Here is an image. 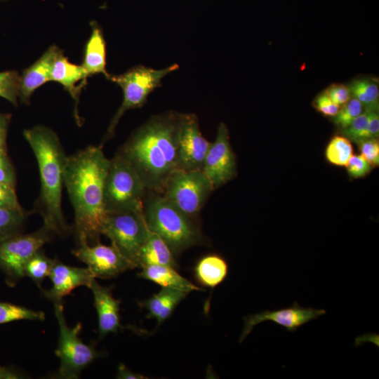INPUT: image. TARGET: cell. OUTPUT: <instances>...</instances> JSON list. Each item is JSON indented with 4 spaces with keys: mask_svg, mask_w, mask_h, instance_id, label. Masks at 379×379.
<instances>
[{
    "mask_svg": "<svg viewBox=\"0 0 379 379\" xmlns=\"http://www.w3.org/2000/svg\"><path fill=\"white\" fill-rule=\"evenodd\" d=\"M143 211L107 213L100 234L108 237L113 245L135 267L140 250L149 234Z\"/></svg>",
    "mask_w": 379,
    "mask_h": 379,
    "instance_id": "obj_8",
    "label": "cell"
},
{
    "mask_svg": "<svg viewBox=\"0 0 379 379\" xmlns=\"http://www.w3.org/2000/svg\"><path fill=\"white\" fill-rule=\"evenodd\" d=\"M55 259L46 256L41 248L27 261L24 267V275L29 277L39 288L44 280L49 276Z\"/></svg>",
    "mask_w": 379,
    "mask_h": 379,
    "instance_id": "obj_25",
    "label": "cell"
},
{
    "mask_svg": "<svg viewBox=\"0 0 379 379\" xmlns=\"http://www.w3.org/2000/svg\"><path fill=\"white\" fill-rule=\"evenodd\" d=\"M362 104L354 97L340 107L333 117V122L342 130L346 128L352 121L364 110Z\"/></svg>",
    "mask_w": 379,
    "mask_h": 379,
    "instance_id": "obj_30",
    "label": "cell"
},
{
    "mask_svg": "<svg viewBox=\"0 0 379 379\" xmlns=\"http://www.w3.org/2000/svg\"><path fill=\"white\" fill-rule=\"evenodd\" d=\"M185 113L153 115L117 151L132 165L147 190L162 193L178 167V143Z\"/></svg>",
    "mask_w": 379,
    "mask_h": 379,
    "instance_id": "obj_1",
    "label": "cell"
},
{
    "mask_svg": "<svg viewBox=\"0 0 379 379\" xmlns=\"http://www.w3.org/2000/svg\"><path fill=\"white\" fill-rule=\"evenodd\" d=\"M178 68V64H173L161 69L140 65L120 74H109L107 79L122 89L123 101L110 121L102 139V146L104 142L113 137L117 126L124 114L131 109L143 106L149 95L162 86V79Z\"/></svg>",
    "mask_w": 379,
    "mask_h": 379,
    "instance_id": "obj_6",
    "label": "cell"
},
{
    "mask_svg": "<svg viewBox=\"0 0 379 379\" xmlns=\"http://www.w3.org/2000/svg\"><path fill=\"white\" fill-rule=\"evenodd\" d=\"M20 76L16 71L10 70L0 72V97L18 105Z\"/></svg>",
    "mask_w": 379,
    "mask_h": 379,
    "instance_id": "obj_29",
    "label": "cell"
},
{
    "mask_svg": "<svg viewBox=\"0 0 379 379\" xmlns=\"http://www.w3.org/2000/svg\"><path fill=\"white\" fill-rule=\"evenodd\" d=\"M351 96L359 100L364 108L378 107L379 89L375 81L359 78L348 86Z\"/></svg>",
    "mask_w": 379,
    "mask_h": 379,
    "instance_id": "obj_24",
    "label": "cell"
},
{
    "mask_svg": "<svg viewBox=\"0 0 379 379\" xmlns=\"http://www.w3.org/2000/svg\"><path fill=\"white\" fill-rule=\"evenodd\" d=\"M236 157L232 151L229 131L225 123L218 128L217 135L206 154L202 172L215 190L227 183L236 175Z\"/></svg>",
    "mask_w": 379,
    "mask_h": 379,
    "instance_id": "obj_12",
    "label": "cell"
},
{
    "mask_svg": "<svg viewBox=\"0 0 379 379\" xmlns=\"http://www.w3.org/2000/svg\"><path fill=\"white\" fill-rule=\"evenodd\" d=\"M368 121V138H378L379 135L378 107H370Z\"/></svg>",
    "mask_w": 379,
    "mask_h": 379,
    "instance_id": "obj_38",
    "label": "cell"
},
{
    "mask_svg": "<svg viewBox=\"0 0 379 379\" xmlns=\"http://www.w3.org/2000/svg\"><path fill=\"white\" fill-rule=\"evenodd\" d=\"M51 232L43 227L32 233L18 234L0 241V268L9 281L23 277L24 267L29 258L51 240Z\"/></svg>",
    "mask_w": 379,
    "mask_h": 379,
    "instance_id": "obj_10",
    "label": "cell"
},
{
    "mask_svg": "<svg viewBox=\"0 0 379 379\" xmlns=\"http://www.w3.org/2000/svg\"><path fill=\"white\" fill-rule=\"evenodd\" d=\"M62 51L56 45H51L30 66L22 71L20 77V101L29 105L34 91L45 83L51 81L53 63Z\"/></svg>",
    "mask_w": 379,
    "mask_h": 379,
    "instance_id": "obj_16",
    "label": "cell"
},
{
    "mask_svg": "<svg viewBox=\"0 0 379 379\" xmlns=\"http://www.w3.org/2000/svg\"><path fill=\"white\" fill-rule=\"evenodd\" d=\"M23 135L35 155L39 170L41 189L35 211L42 216L44 227L52 233L66 237L72 230L61 204L67 156L57 134L46 126L25 129Z\"/></svg>",
    "mask_w": 379,
    "mask_h": 379,
    "instance_id": "obj_3",
    "label": "cell"
},
{
    "mask_svg": "<svg viewBox=\"0 0 379 379\" xmlns=\"http://www.w3.org/2000/svg\"><path fill=\"white\" fill-rule=\"evenodd\" d=\"M228 270L227 262L223 258L210 255L199 260L194 272L197 279L202 285L215 288L226 279Z\"/></svg>",
    "mask_w": 379,
    "mask_h": 379,
    "instance_id": "obj_23",
    "label": "cell"
},
{
    "mask_svg": "<svg viewBox=\"0 0 379 379\" xmlns=\"http://www.w3.org/2000/svg\"><path fill=\"white\" fill-rule=\"evenodd\" d=\"M11 114L0 113V150L7 152L6 138Z\"/></svg>",
    "mask_w": 379,
    "mask_h": 379,
    "instance_id": "obj_39",
    "label": "cell"
},
{
    "mask_svg": "<svg viewBox=\"0 0 379 379\" xmlns=\"http://www.w3.org/2000/svg\"><path fill=\"white\" fill-rule=\"evenodd\" d=\"M45 314L22 306L0 302V324L18 320L44 321Z\"/></svg>",
    "mask_w": 379,
    "mask_h": 379,
    "instance_id": "obj_28",
    "label": "cell"
},
{
    "mask_svg": "<svg viewBox=\"0 0 379 379\" xmlns=\"http://www.w3.org/2000/svg\"><path fill=\"white\" fill-rule=\"evenodd\" d=\"M326 313L323 309L303 307L294 302L288 307L278 310H264L260 313L244 317V326L239 338L241 343L257 324L270 321L284 327L288 332H294L306 323Z\"/></svg>",
    "mask_w": 379,
    "mask_h": 379,
    "instance_id": "obj_13",
    "label": "cell"
},
{
    "mask_svg": "<svg viewBox=\"0 0 379 379\" xmlns=\"http://www.w3.org/2000/svg\"><path fill=\"white\" fill-rule=\"evenodd\" d=\"M160 265L176 267L174 255L164 241L149 230L138 259V267Z\"/></svg>",
    "mask_w": 379,
    "mask_h": 379,
    "instance_id": "obj_22",
    "label": "cell"
},
{
    "mask_svg": "<svg viewBox=\"0 0 379 379\" xmlns=\"http://www.w3.org/2000/svg\"><path fill=\"white\" fill-rule=\"evenodd\" d=\"M91 25V34L85 46L81 65L88 77L103 74L107 78L109 74L106 69V43L102 30L95 21H92Z\"/></svg>",
    "mask_w": 379,
    "mask_h": 379,
    "instance_id": "obj_19",
    "label": "cell"
},
{
    "mask_svg": "<svg viewBox=\"0 0 379 379\" xmlns=\"http://www.w3.org/2000/svg\"><path fill=\"white\" fill-rule=\"evenodd\" d=\"M88 77L83 67L71 62L63 53L57 57L51 69V81L61 84L75 101L74 115L78 124L81 122L77 105L81 87L77 84L80 81H86Z\"/></svg>",
    "mask_w": 379,
    "mask_h": 379,
    "instance_id": "obj_18",
    "label": "cell"
},
{
    "mask_svg": "<svg viewBox=\"0 0 379 379\" xmlns=\"http://www.w3.org/2000/svg\"><path fill=\"white\" fill-rule=\"evenodd\" d=\"M138 277L153 281L162 288L178 289L188 293L202 290L182 277L174 267L167 265H152L143 267Z\"/></svg>",
    "mask_w": 379,
    "mask_h": 379,
    "instance_id": "obj_21",
    "label": "cell"
},
{
    "mask_svg": "<svg viewBox=\"0 0 379 379\" xmlns=\"http://www.w3.org/2000/svg\"><path fill=\"white\" fill-rule=\"evenodd\" d=\"M146 192L134 168L117 152L110 159L105 178L104 205L106 213L143 211Z\"/></svg>",
    "mask_w": 379,
    "mask_h": 379,
    "instance_id": "obj_5",
    "label": "cell"
},
{
    "mask_svg": "<svg viewBox=\"0 0 379 379\" xmlns=\"http://www.w3.org/2000/svg\"><path fill=\"white\" fill-rule=\"evenodd\" d=\"M346 167L349 175L353 178L364 177L372 168L371 164L361 154H352Z\"/></svg>",
    "mask_w": 379,
    "mask_h": 379,
    "instance_id": "obj_33",
    "label": "cell"
},
{
    "mask_svg": "<svg viewBox=\"0 0 379 379\" xmlns=\"http://www.w3.org/2000/svg\"><path fill=\"white\" fill-rule=\"evenodd\" d=\"M369 109L365 108L361 114L357 117L352 123L342 131V133L350 140L359 143L367 139V128Z\"/></svg>",
    "mask_w": 379,
    "mask_h": 379,
    "instance_id": "obj_31",
    "label": "cell"
},
{
    "mask_svg": "<svg viewBox=\"0 0 379 379\" xmlns=\"http://www.w3.org/2000/svg\"><path fill=\"white\" fill-rule=\"evenodd\" d=\"M326 159L339 166H347L353 154L350 140L344 135L334 136L326 149Z\"/></svg>",
    "mask_w": 379,
    "mask_h": 379,
    "instance_id": "obj_26",
    "label": "cell"
},
{
    "mask_svg": "<svg viewBox=\"0 0 379 379\" xmlns=\"http://www.w3.org/2000/svg\"><path fill=\"white\" fill-rule=\"evenodd\" d=\"M25 219L22 210L0 206V241L20 234Z\"/></svg>",
    "mask_w": 379,
    "mask_h": 379,
    "instance_id": "obj_27",
    "label": "cell"
},
{
    "mask_svg": "<svg viewBox=\"0 0 379 379\" xmlns=\"http://www.w3.org/2000/svg\"><path fill=\"white\" fill-rule=\"evenodd\" d=\"M49 278L52 286L48 290H43V295L55 302H62V299L76 288L84 286L90 287L95 279L88 267L81 268L63 264L55 259Z\"/></svg>",
    "mask_w": 379,
    "mask_h": 379,
    "instance_id": "obj_15",
    "label": "cell"
},
{
    "mask_svg": "<svg viewBox=\"0 0 379 379\" xmlns=\"http://www.w3.org/2000/svg\"><path fill=\"white\" fill-rule=\"evenodd\" d=\"M359 147L361 155L372 167L379 165V142L378 138H367L360 141Z\"/></svg>",
    "mask_w": 379,
    "mask_h": 379,
    "instance_id": "obj_32",
    "label": "cell"
},
{
    "mask_svg": "<svg viewBox=\"0 0 379 379\" xmlns=\"http://www.w3.org/2000/svg\"><path fill=\"white\" fill-rule=\"evenodd\" d=\"M109 163L102 145H90L67 157L63 182L74 208L77 243L99 241L100 229L107 215L104 189Z\"/></svg>",
    "mask_w": 379,
    "mask_h": 379,
    "instance_id": "obj_2",
    "label": "cell"
},
{
    "mask_svg": "<svg viewBox=\"0 0 379 379\" xmlns=\"http://www.w3.org/2000/svg\"><path fill=\"white\" fill-rule=\"evenodd\" d=\"M20 378L13 370L0 365V379H16Z\"/></svg>",
    "mask_w": 379,
    "mask_h": 379,
    "instance_id": "obj_41",
    "label": "cell"
},
{
    "mask_svg": "<svg viewBox=\"0 0 379 379\" xmlns=\"http://www.w3.org/2000/svg\"><path fill=\"white\" fill-rule=\"evenodd\" d=\"M0 206L22 210L17 198L14 186L0 182Z\"/></svg>",
    "mask_w": 379,
    "mask_h": 379,
    "instance_id": "obj_34",
    "label": "cell"
},
{
    "mask_svg": "<svg viewBox=\"0 0 379 379\" xmlns=\"http://www.w3.org/2000/svg\"><path fill=\"white\" fill-rule=\"evenodd\" d=\"M72 253L87 265L95 278H112L135 268L113 245H104L99 241L93 245L81 241Z\"/></svg>",
    "mask_w": 379,
    "mask_h": 379,
    "instance_id": "obj_11",
    "label": "cell"
},
{
    "mask_svg": "<svg viewBox=\"0 0 379 379\" xmlns=\"http://www.w3.org/2000/svg\"><path fill=\"white\" fill-rule=\"evenodd\" d=\"M188 293L178 289L162 288L159 293L138 304L147 310V318L156 319L159 326L168 318Z\"/></svg>",
    "mask_w": 379,
    "mask_h": 379,
    "instance_id": "obj_20",
    "label": "cell"
},
{
    "mask_svg": "<svg viewBox=\"0 0 379 379\" xmlns=\"http://www.w3.org/2000/svg\"><path fill=\"white\" fill-rule=\"evenodd\" d=\"M143 215L149 230L159 235L173 255H178L202 241V234L194 219L161 193L147 190Z\"/></svg>",
    "mask_w": 379,
    "mask_h": 379,
    "instance_id": "obj_4",
    "label": "cell"
},
{
    "mask_svg": "<svg viewBox=\"0 0 379 379\" xmlns=\"http://www.w3.org/2000/svg\"><path fill=\"white\" fill-rule=\"evenodd\" d=\"M210 145L200 131L197 115L185 113L178 143V168L201 170Z\"/></svg>",
    "mask_w": 379,
    "mask_h": 379,
    "instance_id": "obj_14",
    "label": "cell"
},
{
    "mask_svg": "<svg viewBox=\"0 0 379 379\" xmlns=\"http://www.w3.org/2000/svg\"><path fill=\"white\" fill-rule=\"evenodd\" d=\"M89 288L93 295L94 307L98 314L99 338L124 328L120 321L121 301L113 296L112 287L102 286L94 279Z\"/></svg>",
    "mask_w": 379,
    "mask_h": 379,
    "instance_id": "obj_17",
    "label": "cell"
},
{
    "mask_svg": "<svg viewBox=\"0 0 379 379\" xmlns=\"http://www.w3.org/2000/svg\"><path fill=\"white\" fill-rule=\"evenodd\" d=\"M324 92L334 103L340 107L345 104L351 98L348 86L342 84H331Z\"/></svg>",
    "mask_w": 379,
    "mask_h": 379,
    "instance_id": "obj_36",
    "label": "cell"
},
{
    "mask_svg": "<svg viewBox=\"0 0 379 379\" xmlns=\"http://www.w3.org/2000/svg\"><path fill=\"white\" fill-rule=\"evenodd\" d=\"M117 378L119 379H145L147 377L135 373L128 369L124 364H120L117 369Z\"/></svg>",
    "mask_w": 379,
    "mask_h": 379,
    "instance_id": "obj_40",
    "label": "cell"
},
{
    "mask_svg": "<svg viewBox=\"0 0 379 379\" xmlns=\"http://www.w3.org/2000/svg\"><path fill=\"white\" fill-rule=\"evenodd\" d=\"M213 190L211 181L201 170L178 168L169 176L161 194L194 219Z\"/></svg>",
    "mask_w": 379,
    "mask_h": 379,
    "instance_id": "obj_9",
    "label": "cell"
},
{
    "mask_svg": "<svg viewBox=\"0 0 379 379\" xmlns=\"http://www.w3.org/2000/svg\"><path fill=\"white\" fill-rule=\"evenodd\" d=\"M314 107L326 117H334L340 109V106L334 103L328 96L322 92L313 102Z\"/></svg>",
    "mask_w": 379,
    "mask_h": 379,
    "instance_id": "obj_35",
    "label": "cell"
},
{
    "mask_svg": "<svg viewBox=\"0 0 379 379\" xmlns=\"http://www.w3.org/2000/svg\"><path fill=\"white\" fill-rule=\"evenodd\" d=\"M54 312L59 325L58 345L55 352L60 360L58 378H78L81 371L100 356L95 344L87 345L79 337L82 324L78 322L69 327L62 302L54 303Z\"/></svg>",
    "mask_w": 379,
    "mask_h": 379,
    "instance_id": "obj_7",
    "label": "cell"
},
{
    "mask_svg": "<svg viewBox=\"0 0 379 379\" xmlns=\"http://www.w3.org/2000/svg\"><path fill=\"white\" fill-rule=\"evenodd\" d=\"M0 182L15 187V173L7 152L0 150Z\"/></svg>",
    "mask_w": 379,
    "mask_h": 379,
    "instance_id": "obj_37",
    "label": "cell"
}]
</instances>
